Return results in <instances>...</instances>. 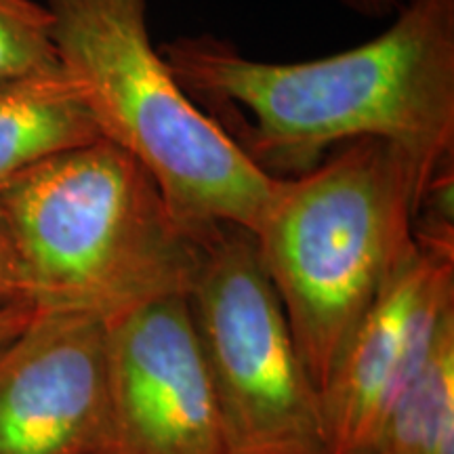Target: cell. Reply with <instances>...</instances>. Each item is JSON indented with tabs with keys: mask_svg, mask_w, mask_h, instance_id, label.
I'll use <instances>...</instances> for the list:
<instances>
[{
	"mask_svg": "<svg viewBox=\"0 0 454 454\" xmlns=\"http://www.w3.org/2000/svg\"><path fill=\"white\" fill-rule=\"evenodd\" d=\"M160 53L194 104L276 179L360 137L431 164L454 156V0H404L372 41L311 61L253 59L211 34Z\"/></svg>",
	"mask_w": 454,
	"mask_h": 454,
	"instance_id": "6da1fadb",
	"label": "cell"
},
{
	"mask_svg": "<svg viewBox=\"0 0 454 454\" xmlns=\"http://www.w3.org/2000/svg\"><path fill=\"white\" fill-rule=\"evenodd\" d=\"M27 305L110 322L187 294L208 238L175 217L150 173L110 141L49 158L0 190Z\"/></svg>",
	"mask_w": 454,
	"mask_h": 454,
	"instance_id": "7a4b0ae2",
	"label": "cell"
},
{
	"mask_svg": "<svg viewBox=\"0 0 454 454\" xmlns=\"http://www.w3.org/2000/svg\"><path fill=\"white\" fill-rule=\"evenodd\" d=\"M440 164L360 137L278 179L253 236L320 394L357 322L412 251L419 204Z\"/></svg>",
	"mask_w": 454,
	"mask_h": 454,
	"instance_id": "3957f363",
	"label": "cell"
},
{
	"mask_svg": "<svg viewBox=\"0 0 454 454\" xmlns=\"http://www.w3.org/2000/svg\"><path fill=\"white\" fill-rule=\"evenodd\" d=\"M57 64L81 89L99 137L156 181L200 238L234 225L254 234L278 179L181 89L154 47L147 0H44Z\"/></svg>",
	"mask_w": 454,
	"mask_h": 454,
	"instance_id": "277c9868",
	"label": "cell"
},
{
	"mask_svg": "<svg viewBox=\"0 0 454 454\" xmlns=\"http://www.w3.org/2000/svg\"><path fill=\"white\" fill-rule=\"evenodd\" d=\"M187 301L231 454H328L322 394L251 231L208 238Z\"/></svg>",
	"mask_w": 454,
	"mask_h": 454,
	"instance_id": "5b68a950",
	"label": "cell"
},
{
	"mask_svg": "<svg viewBox=\"0 0 454 454\" xmlns=\"http://www.w3.org/2000/svg\"><path fill=\"white\" fill-rule=\"evenodd\" d=\"M106 454H231L187 294L106 322Z\"/></svg>",
	"mask_w": 454,
	"mask_h": 454,
	"instance_id": "8992f818",
	"label": "cell"
},
{
	"mask_svg": "<svg viewBox=\"0 0 454 454\" xmlns=\"http://www.w3.org/2000/svg\"><path fill=\"white\" fill-rule=\"evenodd\" d=\"M454 320V247L412 251L357 322L322 389L328 454H364L395 397Z\"/></svg>",
	"mask_w": 454,
	"mask_h": 454,
	"instance_id": "52a82bcc",
	"label": "cell"
},
{
	"mask_svg": "<svg viewBox=\"0 0 454 454\" xmlns=\"http://www.w3.org/2000/svg\"><path fill=\"white\" fill-rule=\"evenodd\" d=\"M106 322L34 311L0 343V454H106Z\"/></svg>",
	"mask_w": 454,
	"mask_h": 454,
	"instance_id": "ba28073f",
	"label": "cell"
},
{
	"mask_svg": "<svg viewBox=\"0 0 454 454\" xmlns=\"http://www.w3.org/2000/svg\"><path fill=\"white\" fill-rule=\"evenodd\" d=\"M101 139L61 66L0 78V190L49 158Z\"/></svg>",
	"mask_w": 454,
	"mask_h": 454,
	"instance_id": "9c48e42d",
	"label": "cell"
},
{
	"mask_svg": "<svg viewBox=\"0 0 454 454\" xmlns=\"http://www.w3.org/2000/svg\"><path fill=\"white\" fill-rule=\"evenodd\" d=\"M364 454H454V320L395 397Z\"/></svg>",
	"mask_w": 454,
	"mask_h": 454,
	"instance_id": "30bf717a",
	"label": "cell"
},
{
	"mask_svg": "<svg viewBox=\"0 0 454 454\" xmlns=\"http://www.w3.org/2000/svg\"><path fill=\"white\" fill-rule=\"evenodd\" d=\"M51 13L36 0H0V78L55 67Z\"/></svg>",
	"mask_w": 454,
	"mask_h": 454,
	"instance_id": "8fae6325",
	"label": "cell"
},
{
	"mask_svg": "<svg viewBox=\"0 0 454 454\" xmlns=\"http://www.w3.org/2000/svg\"><path fill=\"white\" fill-rule=\"evenodd\" d=\"M20 305H27L24 282H21L20 263H17L7 223L0 213V314Z\"/></svg>",
	"mask_w": 454,
	"mask_h": 454,
	"instance_id": "7c38bea8",
	"label": "cell"
},
{
	"mask_svg": "<svg viewBox=\"0 0 454 454\" xmlns=\"http://www.w3.org/2000/svg\"><path fill=\"white\" fill-rule=\"evenodd\" d=\"M343 9L351 13L366 17V20H383V17L395 15L404 0H337Z\"/></svg>",
	"mask_w": 454,
	"mask_h": 454,
	"instance_id": "4fadbf2b",
	"label": "cell"
},
{
	"mask_svg": "<svg viewBox=\"0 0 454 454\" xmlns=\"http://www.w3.org/2000/svg\"><path fill=\"white\" fill-rule=\"evenodd\" d=\"M34 311L36 309L30 308V305H20V308L3 311L0 314V343L13 337L15 333H20L27 325V320L34 316Z\"/></svg>",
	"mask_w": 454,
	"mask_h": 454,
	"instance_id": "5bb4252c",
	"label": "cell"
}]
</instances>
